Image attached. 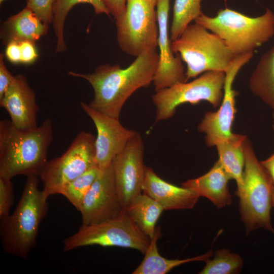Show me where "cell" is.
<instances>
[{
	"mask_svg": "<svg viewBox=\"0 0 274 274\" xmlns=\"http://www.w3.org/2000/svg\"><path fill=\"white\" fill-rule=\"evenodd\" d=\"M159 60L156 49L146 51L126 68L109 63L97 67L90 74L73 71L68 75L85 79L92 87L94 97L89 104L93 109L119 119L127 99L137 90L153 82Z\"/></svg>",
	"mask_w": 274,
	"mask_h": 274,
	"instance_id": "6da1fadb",
	"label": "cell"
},
{
	"mask_svg": "<svg viewBox=\"0 0 274 274\" xmlns=\"http://www.w3.org/2000/svg\"><path fill=\"white\" fill-rule=\"evenodd\" d=\"M52 139L50 119L29 129L18 128L10 120H1L0 177L10 179L18 175L39 177L48 162V151Z\"/></svg>",
	"mask_w": 274,
	"mask_h": 274,
	"instance_id": "7a4b0ae2",
	"label": "cell"
},
{
	"mask_svg": "<svg viewBox=\"0 0 274 274\" xmlns=\"http://www.w3.org/2000/svg\"><path fill=\"white\" fill-rule=\"evenodd\" d=\"M38 177L27 176L14 212L1 219L0 237L4 251L25 259L36 244L40 225L48 208V197L38 187Z\"/></svg>",
	"mask_w": 274,
	"mask_h": 274,
	"instance_id": "3957f363",
	"label": "cell"
},
{
	"mask_svg": "<svg viewBox=\"0 0 274 274\" xmlns=\"http://www.w3.org/2000/svg\"><path fill=\"white\" fill-rule=\"evenodd\" d=\"M194 22L219 36L236 55L253 52L274 35V13L269 9L250 17L225 8L214 17L202 13Z\"/></svg>",
	"mask_w": 274,
	"mask_h": 274,
	"instance_id": "277c9868",
	"label": "cell"
},
{
	"mask_svg": "<svg viewBox=\"0 0 274 274\" xmlns=\"http://www.w3.org/2000/svg\"><path fill=\"white\" fill-rule=\"evenodd\" d=\"M172 48L186 64L187 81L208 71L225 73L237 56L219 36L195 22L172 41Z\"/></svg>",
	"mask_w": 274,
	"mask_h": 274,
	"instance_id": "5b68a950",
	"label": "cell"
},
{
	"mask_svg": "<svg viewBox=\"0 0 274 274\" xmlns=\"http://www.w3.org/2000/svg\"><path fill=\"white\" fill-rule=\"evenodd\" d=\"M244 147V193L239 198L241 220L245 226L247 234L260 228L274 233L270 218L274 185L261 162L258 161L247 138Z\"/></svg>",
	"mask_w": 274,
	"mask_h": 274,
	"instance_id": "8992f818",
	"label": "cell"
},
{
	"mask_svg": "<svg viewBox=\"0 0 274 274\" xmlns=\"http://www.w3.org/2000/svg\"><path fill=\"white\" fill-rule=\"evenodd\" d=\"M150 241L124 209L110 220L93 225H82L77 232L63 240V250L68 252L82 247L98 245L134 249L144 254Z\"/></svg>",
	"mask_w": 274,
	"mask_h": 274,
	"instance_id": "52a82bcc",
	"label": "cell"
},
{
	"mask_svg": "<svg viewBox=\"0 0 274 274\" xmlns=\"http://www.w3.org/2000/svg\"><path fill=\"white\" fill-rule=\"evenodd\" d=\"M157 0H127L125 10L116 19L117 40L121 50L137 57L158 46Z\"/></svg>",
	"mask_w": 274,
	"mask_h": 274,
	"instance_id": "ba28073f",
	"label": "cell"
},
{
	"mask_svg": "<svg viewBox=\"0 0 274 274\" xmlns=\"http://www.w3.org/2000/svg\"><path fill=\"white\" fill-rule=\"evenodd\" d=\"M225 73L208 71L190 82L177 84L156 91L152 96L155 107V122L172 117L178 107L185 103L209 102L214 108L220 105L224 92Z\"/></svg>",
	"mask_w": 274,
	"mask_h": 274,
	"instance_id": "9c48e42d",
	"label": "cell"
},
{
	"mask_svg": "<svg viewBox=\"0 0 274 274\" xmlns=\"http://www.w3.org/2000/svg\"><path fill=\"white\" fill-rule=\"evenodd\" d=\"M95 137L91 133H79L60 156L48 161L39 177L43 191L48 197L53 191L89 169L97 166Z\"/></svg>",
	"mask_w": 274,
	"mask_h": 274,
	"instance_id": "30bf717a",
	"label": "cell"
},
{
	"mask_svg": "<svg viewBox=\"0 0 274 274\" xmlns=\"http://www.w3.org/2000/svg\"><path fill=\"white\" fill-rule=\"evenodd\" d=\"M253 55V52L238 55L231 62L225 72L223 96L218 110L206 112L198 125V130L205 134L206 145L209 147L215 146L234 134L232 126L236 113L237 92L233 88V84L239 70Z\"/></svg>",
	"mask_w": 274,
	"mask_h": 274,
	"instance_id": "8fae6325",
	"label": "cell"
},
{
	"mask_svg": "<svg viewBox=\"0 0 274 274\" xmlns=\"http://www.w3.org/2000/svg\"><path fill=\"white\" fill-rule=\"evenodd\" d=\"M144 150L143 139L136 132L112 161L117 189L124 209L142 192L146 166Z\"/></svg>",
	"mask_w": 274,
	"mask_h": 274,
	"instance_id": "7c38bea8",
	"label": "cell"
},
{
	"mask_svg": "<svg viewBox=\"0 0 274 274\" xmlns=\"http://www.w3.org/2000/svg\"><path fill=\"white\" fill-rule=\"evenodd\" d=\"M124 209L117 189L112 162L95 180L78 211L81 214L82 225H90L113 219Z\"/></svg>",
	"mask_w": 274,
	"mask_h": 274,
	"instance_id": "4fadbf2b",
	"label": "cell"
},
{
	"mask_svg": "<svg viewBox=\"0 0 274 274\" xmlns=\"http://www.w3.org/2000/svg\"><path fill=\"white\" fill-rule=\"evenodd\" d=\"M80 106L96 127V162L97 166L103 170L112 163L137 132L123 126L119 119L102 113L84 102Z\"/></svg>",
	"mask_w": 274,
	"mask_h": 274,
	"instance_id": "5bb4252c",
	"label": "cell"
},
{
	"mask_svg": "<svg viewBox=\"0 0 274 274\" xmlns=\"http://www.w3.org/2000/svg\"><path fill=\"white\" fill-rule=\"evenodd\" d=\"M169 1L157 0V3L159 60L153 80L156 91L187 82L182 60L178 54H174L170 35H168Z\"/></svg>",
	"mask_w": 274,
	"mask_h": 274,
	"instance_id": "9a60e30c",
	"label": "cell"
},
{
	"mask_svg": "<svg viewBox=\"0 0 274 274\" xmlns=\"http://www.w3.org/2000/svg\"><path fill=\"white\" fill-rule=\"evenodd\" d=\"M0 106L8 112L16 127L29 129L38 126L37 115L39 108L35 93L23 75L15 76L13 82L0 98Z\"/></svg>",
	"mask_w": 274,
	"mask_h": 274,
	"instance_id": "2e32d148",
	"label": "cell"
},
{
	"mask_svg": "<svg viewBox=\"0 0 274 274\" xmlns=\"http://www.w3.org/2000/svg\"><path fill=\"white\" fill-rule=\"evenodd\" d=\"M143 193L150 196L164 210H186L193 208L199 199L194 192L170 184L160 178L149 166H145Z\"/></svg>",
	"mask_w": 274,
	"mask_h": 274,
	"instance_id": "e0dca14e",
	"label": "cell"
},
{
	"mask_svg": "<svg viewBox=\"0 0 274 274\" xmlns=\"http://www.w3.org/2000/svg\"><path fill=\"white\" fill-rule=\"evenodd\" d=\"M230 179L231 177L218 160L205 174L187 180L181 184L199 197L207 198L219 209L232 203V196L228 185Z\"/></svg>",
	"mask_w": 274,
	"mask_h": 274,
	"instance_id": "ac0fdd59",
	"label": "cell"
},
{
	"mask_svg": "<svg viewBox=\"0 0 274 274\" xmlns=\"http://www.w3.org/2000/svg\"><path fill=\"white\" fill-rule=\"evenodd\" d=\"M48 28L49 24L43 22L31 10L25 7L3 23L1 36L6 45L12 41L35 42L47 33Z\"/></svg>",
	"mask_w": 274,
	"mask_h": 274,
	"instance_id": "d6986e66",
	"label": "cell"
},
{
	"mask_svg": "<svg viewBox=\"0 0 274 274\" xmlns=\"http://www.w3.org/2000/svg\"><path fill=\"white\" fill-rule=\"evenodd\" d=\"M247 136L234 133L229 139L217 144L219 160L231 177L235 181V194L239 198L244 193L243 174L245 166L244 142Z\"/></svg>",
	"mask_w": 274,
	"mask_h": 274,
	"instance_id": "ffe728a7",
	"label": "cell"
},
{
	"mask_svg": "<svg viewBox=\"0 0 274 274\" xmlns=\"http://www.w3.org/2000/svg\"><path fill=\"white\" fill-rule=\"evenodd\" d=\"M162 235L160 226H157L150 244L140 265L133 274H166L174 268L182 264L198 261H206L213 255L212 251L194 257L184 259H168L160 255L157 248L158 239Z\"/></svg>",
	"mask_w": 274,
	"mask_h": 274,
	"instance_id": "44dd1931",
	"label": "cell"
},
{
	"mask_svg": "<svg viewBox=\"0 0 274 274\" xmlns=\"http://www.w3.org/2000/svg\"><path fill=\"white\" fill-rule=\"evenodd\" d=\"M249 88L274 112V45L260 57L250 78Z\"/></svg>",
	"mask_w": 274,
	"mask_h": 274,
	"instance_id": "7402d4cb",
	"label": "cell"
},
{
	"mask_svg": "<svg viewBox=\"0 0 274 274\" xmlns=\"http://www.w3.org/2000/svg\"><path fill=\"white\" fill-rule=\"evenodd\" d=\"M125 209L133 222L150 238L153 236L157 222L164 210L157 201L143 193L136 196Z\"/></svg>",
	"mask_w": 274,
	"mask_h": 274,
	"instance_id": "603a6c76",
	"label": "cell"
},
{
	"mask_svg": "<svg viewBox=\"0 0 274 274\" xmlns=\"http://www.w3.org/2000/svg\"><path fill=\"white\" fill-rule=\"evenodd\" d=\"M86 3L91 5L96 14H105L110 16V13L102 0H56L53 10V28L57 39L55 52L60 53L67 49L64 38V25L66 17L72 8L76 5Z\"/></svg>",
	"mask_w": 274,
	"mask_h": 274,
	"instance_id": "cb8c5ba5",
	"label": "cell"
},
{
	"mask_svg": "<svg viewBox=\"0 0 274 274\" xmlns=\"http://www.w3.org/2000/svg\"><path fill=\"white\" fill-rule=\"evenodd\" d=\"M101 171L98 167L94 166L55 189L52 195H62L78 210L84 197Z\"/></svg>",
	"mask_w": 274,
	"mask_h": 274,
	"instance_id": "d4e9b609",
	"label": "cell"
},
{
	"mask_svg": "<svg viewBox=\"0 0 274 274\" xmlns=\"http://www.w3.org/2000/svg\"><path fill=\"white\" fill-rule=\"evenodd\" d=\"M201 1L175 0L170 29V39L172 41L177 39L187 26L203 13L201 10Z\"/></svg>",
	"mask_w": 274,
	"mask_h": 274,
	"instance_id": "484cf974",
	"label": "cell"
},
{
	"mask_svg": "<svg viewBox=\"0 0 274 274\" xmlns=\"http://www.w3.org/2000/svg\"><path fill=\"white\" fill-rule=\"evenodd\" d=\"M199 274H236L240 273L243 261L239 255L225 249L216 251L214 258L208 259Z\"/></svg>",
	"mask_w": 274,
	"mask_h": 274,
	"instance_id": "4316f807",
	"label": "cell"
},
{
	"mask_svg": "<svg viewBox=\"0 0 274 274\" xmlns=\"http://www.w3.org/2000/svg\"><path fill=\"white\" fill-rule=\"evenodd\" d=\"M11 179L0 177V218L9 215L13 203V185Z\"/></svg>",
	"mask_w": 274,
	"mask_h": 274,
	"instance_id": "83f0119b",
	"label": "cell"
},
{
	"mask_svg": "<svg viewBox=\"0 0 274 274\" xmlns=\"http://www.w3.org/2000/svg\"><path fill=\"white\" fill-rule=\"evenodd\" d=\"M56 0H27L26 6L43 22L52 23L53 10Z\"/></svg>",
	"mask_w": 274,
	"mask_h": 274,
	"instance_id": "f1b7e54d",
	"label": "cell"
},
{
	"mask_svg": "<svg viewBox=\"0 0 274 274\" xmlns=\"http://www.w3.org/2000/svg\"><path fill=\"white\" fill-rule=\"evenodd\" d=\"M4 54H0V98H1L10 85L13 82V76L7 68L4 62Z\"/></svg>",
	"mask_w": 274,
	"mask_h": 274,
	"instance_id": "f546056e",
	"label": "cell"
},
{
	"mask_svg": "<svg viewBox=\"0 0 274 274\" xmlns=\"http://www.w3.org/2000/svg\"><path fill=\"white\" fill-rule=\"evenodd\" d=\"M19 42L21 62L26 64L33 62L38 57L35 42L30 41H23Z\"/></svg>",
	"mask_w": 274,
	"mask_h": 274,
	"instance_id": "4dcf8cb0",
	"label": "cell"
},
{
	"mask_svg": "<svg viewBox=\"0 0 274 274\" xmlns=\"http://www.w3.org/2000/svg\"><path fill=\"white\" fill-rule=\"evenodd\" d=\"M127 0H102L110 14L117 19L124 12Z\"/></svg>",
	"mask_w": 274,
	"mask_h": 274,
	"instance_id": "1f68e13d",
	"label": "cell"
},
{
	"mask_svg": "<svg viewBox=\"0 0 274 274\" xmlns=\"http://www.w3.org/2000/svg\"><path fill=\"white\" fill-rule=\"evenodd\" d=\"M7 58L12 63L21 62L20 42L12 41L7 44L5 51Z\"/></svg>",
	"mask_w": 274,
	"mask_h": 274,
	"instance_id": "d6a6232c",
	"label": "cell"
},
{
	"mask_svg": "<svg viewBox=\"0 0 274 274\" xmlns=\"http://www.w3.org/2000/svg\"><path fill=\"white\" fill-rule=\"evenodd\" d=\"M261 163L268 174L274 185V153L261 161Z\"/></svg>",
	"mask_w": 274,
	"mask_h": 274,
	"instance_id": "836d02e7",
	"label": "cell"
},
{
	"mask_svg": "<svg viewBox=\"0 0 274 274\" xmlns=\"http://www.w3.org/2000/svg\"><path fill=\"white\" fill-rule=\"evenodd\" d=\"M272 207L274 209V186H273V187L272 188Z\"/></svg>",
	"mask_w": 274,
	"mask_h": 274,
	"instance_id": "e575fe53",
	"label": "cell"
},
{
	"mask_svg": "<svg viewBox=\"0 0 274 274\" xmlns=\"http://www.w3.org/2000/svg\"><path fill=\"white\" fill-rule=\"evenodd\" d=\"M272 117V120H273L272 128L274 130V112H273Z\"/></svg>",
	"mask_w": 274,
	"mask_h": 274,
	"instance_id": "d590c367",
	"label": "cell"
},
{
	"mask_svg": "<svg viewBox=\"0 0 274 274\" xmlns=\"http://www.w3.org/2000/svg\"><path fill=\"white\" fill-rule=\"evenodd\" d=\"M5 0H0V4H1Z\"/></svg>",
	"mask_w": 274,
	"mask_h": 274,
	"instance_id": "8d00e7d4",
	"label": "cell"
}]
</instances>
